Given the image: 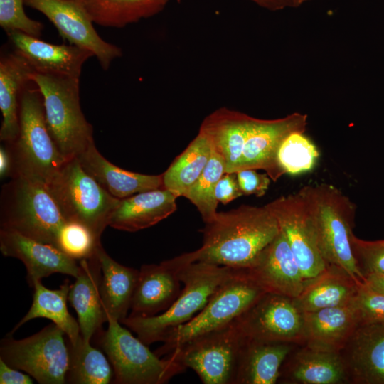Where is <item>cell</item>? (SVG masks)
<instances>
[{
    "label": "cell",
    "mask_w": 384,
    "mask_h": 384,
    "mask_svg": "<svg viewBox=\"0 0 384 384\" xmlns=\"http://www.w3.org/2000/svg\"><path fill=\"white\" fill-rule=\"evenodd\" d=\"M299 193L310 212L318 247L324 260L343 268L356 281L364 282L351 244L356 213L354 203L329 183L305 186Z\"/></svg>",
    "instance_id": "3957f363"
},
{
    "label": "cell",
    "mask_w": 384,
    "mask_h": 384,
    "mask_svg": "<svg viewBox=\"0 0 384 384\" xmlns=\"http://www.w3.org/2000/svg\"><path fill=\"white\" fill-rule=\"evenodd\" d=\"M306 125L307 115L299 112L276 119L252 117L238 171L262 169L276 181L282 176L277 164L282 142L293 132H305Z\"/></svg>",
    "instance_id": "9a60e30c"
},
{
    "label": "cell",
    "mask_w": 384,
    "mask_h": 384,
    "mask_svg": "<svg viewBox=\"0 0 384 384\" xmlns=\"http://www.w3.org/2000/svg\"><path fill=\"white\" fill-rule=\"evenodd\" d=\"M7 36L14 52L37 73L80 78L84 63L93 56L76 46L53 44L17 31Z\"/></svg>",
    "instance_id": "d6986e66"
},
{
    "label": "cell",
    "mask_w": 384,
    "mask_h": 384,
    "mask_svg": "<svg viewBox=\"0 0 384 384\" xmlns=\"http://www.w3.org/2000/svg\"><path fill=\"white\" fill-rule=\"evenodd\" d=\"M359 282L343 268L328 264L317 276L306 279L293 302L302 313L348 304L356 299Z\"/></svg>",
    "instance_id": "4316f807"
},
{
    "label": "cell",
    "mask_w": 384,
    "mask_h": 384,
    "mask_svg": "<svg viewBox=\"0 0 384 384\" xmlns=\"http://www.w3.org/2000/svg\"><path fill=\"white\" fill-rule=\"evenodd\" d=\"M178 257V275L183 287L171 306L156 316H128L121 322L147 346L163 341L170 331L193 319L234 272V268L226 266L192 261L188 252Z\"/></svg>",
    "instance_id": "7a4b0ae2"
},
{
    "label": "cell",
    "mask_w": 384,
    "mask_h": 384,
    "mask_svg": "<svg viewBox=\"0 0 384 384\" xmlns=\"http://www.w3.org/2000/svg\"><path fill=\"white\" fill-rule=\"evenodd\" d=\"M79 264L80 272L70 285L68 301L77 313L82 338L90 342L107 321L100 294L102 271L96 252Z\"/></svg>",
    "instance_id": "7402d4cb"
},
{
    "label": "cell",
    "mask_w": 384,
    "mask_h": 384,
    "mask_svg": "<svg viewBox=\"0 0 384 384\" xmlns=\"http://www.w3.org/2000/svg\"><path fill=\"white\" fill-rule=\"evenodd\" d=\"M265 9L277 11L287 7H296L295 0H252Z\"/></svg>",
    "instance_id": "f6af8a7d"
},
{
    "label": "cell",
    "mask_w": 384,
    "mask_h": 384,
    "mask_svg": "<svg viewBox=\"0 0 384 384\" xmlns=\"http://www.w3.org/2000/svg\"><path fill=\"white\" fill-rule=\"evenodd\" d=\"M201 230V247L188 252L192 261L244 268L276 238L278 222L265 206L242 205L215 217Z\"/></svg>",
    "instance_id": "6da1fadb"
},
{
    "label": "cell",
    "mask_w": 384,
    "mask_h": 384,
    "mask_svg": "<svg viewBox=\"0 0 384 384\" xmlns=\"http://www.w3.org/2000/svg\"><path fill=\"white\" fill-rule=\"evenodd\" d=\"M303 319L304 346L338 353L361 325L356 299L348 304L304 312Z\"/></svg>",
    "instance_id": "44dd1931"
},
{
    "label": "cell",
    "mask_w": 384,
    "mask_h": 384,
    "mask_svg": "<svg viewBox=\"0 0 384 384\" xmlns=\"http://www.w3.org/2000/svg\"><path fill=\"white\" fill-rule=\"evenodd\" d=\"M293 343L245 338L241 346L235 384H274Z\"/></svg>",
    "instance_id": "484cf974"
},
{
    "label": "cell",
    "mask_w": 384,
    "mask_h": 384,
    "mask_svg": "<svg viewBox=\"0 0 384 384\" xmlns=\"http://www.w3.org/2000/svg\"><path fill=\"white\" fill-rule=\"evenodd\" d=\"M251 119L244 113L220 108L208 116L201 126L200 131L224 160L225 173L238 170Z\"/></svg>",
    "instance_id": "83f0119b"
},
{
    "label": "cell",
    "mask_w": 384,
    "mask_h": 384,
    "mask_svg": "<svg viewBox=\"0 0 384 384\" xmlns=\"http://www.w3.org/2000/svg\"><path fill=\"white\" fill-rule=\"evenodd\" d=\"M1 384H32L30 375L24 374L18 369L11 367L0 358Z\"/></svg>",
    "instance_id": "7bdbcfd3"
},
{
    "label": "cell",
    "mask_w": 384,
    "mask_h": 384,
    "mask_svg": "<svg viewBox=\"0 0 384 384\" xmlns=\"http://www.w3.org/2000/svg\"><path fill=\"white\" fill-rule=\"evenodd\" d=\"M70 365L66 383L75 384H108L114 381L110 361L81 335L75 344L68 342Z\"/></svg>",
    "instance_id": "836d02e7"
},
{
    "label": "cell",
    "mask_w": 384,
    "mask_h": 384,
    "mask_svg": "<svg viewBox=\"0 0 384 384\" xmlns=\"http://www.w3.org/2000/svg\"><path fill=\"white\" fill-rule=\"evenodd\" d=\"M0 250L6 257L22 261L31 287L35 282L41 281L52 274L61 273L75 278L80 272L79 262L58 247L15 231L0 230Z\"/></svg>",
    "instance_id": "e0dca14e"
},
{
    "label": "cell",
    "mask_w": 384,
    "mask_h": 384,
    "mask_svg": "<svg viewBox=\"0 0 384 384\" xmlns=\"http://www.w3.org/2000/svg\"><path fill=\"white\" fill-rule=\"evenodd\" d=\"M243 339L234 320L188 340L169 355L192 369L203 384H235Z\"/></svg>",
    "instance_id": "8fae6325"
},
{
    "label": "cell",
    "mask_w": 384,
    "mask_h": 384,
    "mask_svg": "<svg viewBox=\"0 0 384 384\" xmlns=\"http://www.w3.org/2000/svg\"><path fill=\"white\" fill-rule=\"evenodd\" d=\"M34 73L27 61L16 52L0 58V110L2 122L0 139L14 142L19 132V99L23 89L31 82Z\"/></svg>",
    "instance_id": "f1b7e54d"
},
{
    "label": "cell",
    "mask_w": 384,
    "mask_h": 384,
    "mask_svg": "<svg viewBox=\"0 0 384 384\" xmlns=\"http://www.w3.org/2000/svg\"><path fill=\"white\" fill-rule=\"evenodd\" d=\"M215 196L218 202L224 205L243 196L236 172L225 173L221 176L216 185Z\"/></svg>",
    "instance_id": "b9f144b4"
},
{
    "label": "cell",
    "mask_w": 384,
    "mask_h": 384,
    "mask_svg": "<svg viewBox=\"0 0 384 384\" xmlns=\"http://www.w3.org/2000/svg\"><path fill=\"white\" fill-rule=\"evenodd\" d=\"M13 162L11 154L6 146L0 147V177L4 178L11 176Z\"/></svg>",
    "instance_id": "ee69618b"
},
{
    "label": "cell",
    "mask_w": 384,
    "mask_h": 384,
    "mask_svg": "<svg viewBox=\"0 0 384 384\" xmlns=\"http://www.w3.org/2000/svg\"><path fill=\"white\" fill-rule=\"evenodd\" d=\"M309 0H295V4L296 7L300 6L302 4H303L304 1H306Z\"/></svg>",
    "instance_id": "7dc6e473"
},
{
    "label": "cell",
    "mask_w": 384,
    "mask_h": 384,
    "mask_svg": "<svg viewBox=\"0 0 384 384\" xmlns=\"http://www.w3.org/2000/svg\"><path fill=\"white\" fill-rule=\"evenodd\" d=\"M239 186L243 195L263 196L270 184L267 174H260L255 169H242L236 172Z\"/></svg>",
    "instance_id": "60d3db41"
},
{
    "label": "cell",
    "mask_w": 384,
    "mask_h": 384,
    "mask_svg": "<svg viewBox=\"0 0 384 384\" xmlns=\"http://www.w3.org/2000/svg\"><path fill=\"white\" fill-rule=\"evenodd\" d=\"M301 384H343L350 383L344 361L338 352L304 346L284 361L279 379Z\"/></svg>",
    "instance_id": "603a6c76"
},
{
    "label": "cell",
    "mask_w": 384,
    "mask_h": 384,
    "mask_svg": "<svg viewBox=\"0 0 384 384\" xmlns=\"http://www.w3.org/2000/svg\"><path fill=\"white\" fill-rule=\"evenodd\" d=\"M364 282L374 290L384 294V273L367 275Z\"/></svg>",
    "instance_id": "bcb514c9"
},
{
    "label": "cell",
    "mask_w": 384,
    "mask_h": 384,
    "mask_svg": "<svg viewBox=\"0 0 384 384\" xmlns=\"http://www.w3.org/2000/svg\"><path fill=\"white\" fill-rule=\"evenodd\" d=\"M31 80L39 89L48 131L67 161L94 142L93 129L80 104L79 78L33 73Z\"/></svg>",
    "instance_id": "8992f818"
},
{
    "label": "cell",
    "mask_w": 384,
    "mask_h": 384,
    "mask_svg": "<svg viewBox=\"0 0 384 384\" xmlns=\"http://www.w3.org/2000/svg\"><path fill=\"white\" fill-rule=\"evenodd\" d=\"M176 198L170 191L161 188L120 199L110 218L109 226L127 232L151 227L176 211Z\"/></svg>",
    "instance_id": "d4e9b609"
},
{
    "label": "cell",
    "mask_w": 384,
    "mask_h": 384,
    "mask_svg": "<svg viewBox=\"0 0 384 384\" xmlns=\"http://www.w3.org/2000/svg\"><path fill=\"white\" fill-rule=\"evenodd\" d=\"M100 244V240L85 226L67 221L59 233L58 247L69 257L80 260L94 255Z\"/></svg>",
    "instance_id": "8d00e7d4"
},
{
    "label": "cell",
    "mask_w": 384,
    "mask_h": 384,
    "mask_svg": "<svg viewBox=\"0 0 384 384\" xmlns=\"http://www.w3.org/2000/svg\"><path fill=\"white\" fill-rule=\"evenodd\" d=\"M356 304L361 316V324L384 323V294L368 285L365 282L358 284Z\"/></svg>",
    "instance_id": "ab89813d"
},
{
    "label": "cell",
    "mask_w": 384,
    "mask_h": 384,
    "mask_svg": "<svg viewBox=\"0 0 384 384\" xmlns=\"http://www.w3.org/2000/svg\"><path fill=\"white\" fill-rule=\"evenodd\" d=\"M0 222L1 229L58 247L67 221L45 185L16 176L2 187Z\"/></svg>",
    "instance_id": "5b68a950"
},
{
    "label": "cell",
    "mask_w": 384,
    "mask_h": 384,
    "mask_svg": "<svg viewBox=\"0 0 384 384\" xmlns=\"http://www.w3.org/2000/svg\"><path fill=\"white\" fill-rule=\"evenodd\" d=\"M265 206L275 216L304 279L324 270L328 263L319 251L310 212L299 191L277 198Z\"/></svg>",
    "instance_id": "4fadbf2b"
},
{
    "label": "cell",
    "mask_w": 384,
    "mask_h": 384,
    "mask_svg": "<svg viewBox=\"0 0 384 384\" xmlns=\"http://www.w3.org/2000/svg\"><path fill=\"white\" fill-rule=\"evenodd\" d=\"M319 158V151L304 132H293L282 142L277 154V164L282 176H296L311 171Z\"/></svg>",
    "instance_id": "e575fe53"
},
{
    "label": "cell",
    "mask_w": 384,
    "mask_h": 384,
    "mask_svg": "<svg viewBox=\"0 0 384 384\" xmlns=\"http://www.w3.org/2000/svg\"><path fill=\"white\" fill-rule=\"evenodd\" d=\"M65 335L54 323L20 340L8 334L1 341L0 358L11 367L26 372L39 383H65L70 350Z\"/></svg>",
    "instance_id": "30bf717a"
},
{
    "label": "cell",
    "mask_w": 384,
    "mask_h": 384,
    "mask_svg": "<svg viewBox=\"0 0 384 384\" xmlns=\"http://www.w3.org/2000/svg\"><path fill=\"white\" fill-rule=\"evenodd\" d=\"M225 173L224 160L212 148L211 156L206 168L184 196L196 207L205 223H210L218 213L215 187Z\"/></svg>",
    "instance_id": "d590c367"
},
{
    "label": "cell",
    "mask_w": 384,
    "mask_h": 384,
    "mask_svg": "<svg viewBox=\"0 0 384 384\" xmlns=\"http://www.w3.org/2000/svg\"><path fill=\"white\" fill-rule=\"evenodd\" d=\"M92 21L105 27L122 28L161 10L167 0H73Z\"/></svg>",
    "instance_id": "d6a6232c"
},
{
    "label": "cell",
    "mask_w": 384,
    "mask_h": 384,
    "mask_svg": "<svg viewBox=\"0 0 384 384\" xmlns=\"http://www.w3.org/2000/svg\"><path fill=\"white\" fill-rule=\"evenodd\" d=\"M351 244L357 267L364 278L371 274L384 273V240H363L353 234Z\"/></svg>",
    "instance_id": "f35d334b"
},
{
    "label": "cell",
    "mask_w": 384,
    "mask_h": 384,
    "mask_svg": "<svg viewBox=\"0 0 384 384\" xmlns=\"http://www.w3.org/2000/svg\"><path fill=\"white\" fill-rule=\"evenodd\" d=\"M53 23L61 37L69 44L91 52L103 70L122 55L121 49L104 41L97 33L93 22L85 10L73 0H23Z\"/></svg>",
    "instance_id": "5bb4252c"
},
{
    "label": "cell",
    "mask_w": 384,
    "mask_h": 384,
    "mask_svg": "<svg viewBox=\"0 0 384 384\" xmlns=\"http://www.w3.org/2000/svg\"><path fill=\"white\" fill-rule=\"evenodd\" d=\"M101 345L118 384H164L186 368L172 355L161 358L121 323L108 319Z\"/></svg>",
    "instance_id": "9c48e42d"
},
{
    "label": "cell",
    "mask_w": 384,
    "mask_h": 384,
    "mask_svg": "<svg viewBox=\"0 0 384 384\" xmlns=\"http://www.w3.org/2000/svg\"><path fill=\"white\" fill-rule=\"evenodd\" d=\"M178 256L158 265H143L132 297L129 316L149 317L168 309L182 289Z\"/></svg>",
    "instance_id": "ac0fdd59"
},
{
    "label": "cell",
    "mask_w": 384,
    "mask_h": 384,
    "mask_svg": "<svg viewBox=\"0 0 384 384\" xmlns=\"http://www.w3.org/2000/svg\"><path fill=\"white\" fill-rule=\"evenodd\" d=\"M70 285L66 279L58 289H50L43 286L41 280L35 282L32 287L34 293L31 306L9 334L12 335L30 320L45 318L63 331L70 343L75 344L80 336V329L78 321L70 315L67 307Z\"/></svg>",
    "instance_id": "4dcf8cb0"
},
{
    "label": "cell",
    "mask_w": 384,
    "mask_h": 384,
    "mask_svg": "<svg viewBox=\"0 0 384 384\" xmlns=\"http://www.w3.org/2000/svg\"><path fill=\"white\" fill-rule=\"evenodd\" d=\"M101 267L100 294L107 319L120 323L128 316L139 270L112 259L100 244L96 250Z\"/></svg>",
    "instance_id": "f546056e"
},
{
    "label": "cell",
    "mask_w": 384,
    "mask_h": 384,
    "mask_svg": "<svg viewBox=\"0 0 384 384\" xmlns=\"http://www.w3.org/2000/svg\"><path fill=\"white\" fill-rule=\"evenodd\" d=\"M340 353L350 383L384 384V323L361 324Z\"/></svg>",
    "instance_id": "ffe728a7"
},
{
    "label": "cell",
    "mask_w": 384,
    "mask_h": 384,
    "mask_svg": "<svg viewBox=\"0 0 384 384\" xmlns=\"http://www.w3.org/2000/svg\"><path fill=\"white\" fill-rule=\"evenodd\" d=\"M46 187L65 220L82 224L98 240L120 201L91 177L76 157L67 160Z\"/></svg>",
    "instance_id": "52a82bcc"
},
{
    "label": "cell",
    "mask_w": 384,
    "mask_h": 384,
    "mask_svg": "<svg viewBox=\"0 0 384 384\" xmlns=\"http://www.w3.org/2000/svg\"><path fill=\"white\" fill-rule=\"evenodd\" d=\"M76 158L91 177L117 198L163 188L162 174L147 175L121 169L107 161L97 149L95 142Z\"/></svg>",
    "instance_id": "cb8c5ba5"
},
{
    "label": "cell",
    "mask_w": 384,
    "mask_h": 384,
    "mask_svg": "<svg viewBox=\"0 0 384 384\" xmlns=\"http://www.w3.org/2000/svg\"><path fill=\"white\" fill-rule=\"evenodd\" d=\"M241 269L266 292L292 299L299 295L306 281L281 230L248 266Z\"/></svg>",
    "instance_id": "2e32d148"
},
{
    "label": "cell",
    "mask_w": 384,
    "mask_h": 384,
    "mask_svg": "<svg viewBox=\"0 0 384 384\" xmlns=\"http://www.w3.org/2000/svg\"><path fill=\"white\" fill-rule=\"evenodd\" d=\"M23 0H0V26L6 32L20 31L39 38L43 25L25 13Z\"/></svg>",
    "instance_id": "74e56055"
},
{
    "label": "cell",
    "mask_w": 384,
    "mask_h": 384,
    "mask_svg": "<svg viewBox=\"0 0 384 384\" xmlns=\"http://www.w3.org/2000/svg\"><path fill=\"white\" fill-rule=\"evenodd\" d=\"M265 293L241 268H234L233 275L215 290L201 311L166 335L156 354L166 356L188 340L231 323Z\"/></svg>",
    "instance_id": "ba28073f"
},
{
    "label": "cell",
    "mask_w": 384,
    "mask_h": 384,
    "mask_svg": "<svg viewBox=\"0 0 384 384\" xmlns=\"http://www.w3.org/2000/svg\"><path fill=\"white\" fill-rule=\"evenodd\" d=\"M235 321L245 338L302 343L303 313L290 297L267 292Z\"/></svg>",
    "instance_id": "7c38bea8"
},
{
    "label": "cell",
    "mask_w": 384,
    "mask_h": 384,
    "mask_svg": "<svg viewBox=\"0 0 384 384\" xmlns=\"http://www.w3.org/2000/svg\"><path fill=\"white\" fill-rule=\"evenodd\" d=\"M19 99V132L6 144L13 162L11 177L18 176L46 186L66 160L60 153L46 124L42 95L29 84Z\"/></svg>",
    "instance_id": "277c9868"
},
{
    "label": "cell",
    "mask_w": 384,
    "mask_h": 384,
    "mask_svg": "<svg viewBox=\"0 0 384 384\" xmlns=\"http://www.w3.org/2000/svg\"><path fill=\"white\" fill-rule=\"evenodd\" d=\"M211 153L209 139L199 130L198 135L162 174L163 188L177 198L184 197L203 171Z\"/></svg>",
    "instance_id": "1f68e13d"
}]
</instances>
